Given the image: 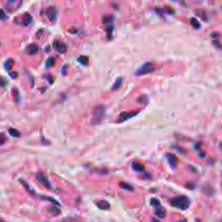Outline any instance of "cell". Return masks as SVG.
<instances>
[{"label": "cell", "instance_id": "7c38bea8", "mask_svg": "<svg viewBox=\"0 0 222 222\" xmlns=\"http://www.w3.org/2000/svg\"><path fill=\"white\" fill-rule=\"evenodd\" d=\"M132 167L133 170L138 172H144L145 170V166L138 162H134L132 163Z\"/></svg>", "mask_w": 222, "mask_h": 222}, {"label": "cell", "instance_id": "4fadbf2b", "mask_svg": "<svg viewBox=\"0 0 222 222\" xmlns=\"http://www.w3.org/2000/svg\"><path fill=\"white\" fill-rule=\"evenodd\" d=\"M32 16L29 14V13H26L24 16H23L22 18V23L24 24L25 26H28L32 21Z\"/></svg>", "mask_w": 222, "mask_h": 222}, {"label": "cell", "instance_id": "d4e9b609", "mask_svg": "<svg viewBox=\"0 0 222 222\" xmlns=\"http://www.w3.org/2000/svg\"><path fill=\"white\" fill-rule=\"evenodd\" d=\"M160 204H161L160 201L157 198H152L151 200V205L153 207H155Z\"/></svg>", "mask_w": 222, "mask_h": 222}, {"label": "cell", "instance_id": "7a4b0ae2", "mask_svg": "<svg viewBox=\"0 0 222 222\" xmlns=\"http://www.w3.org/2000/svg\"><path fill=\"white\" fill-rule=\"evenodd\" d=\"M106 114V107L104 105H98L94 107L93 112L91 123L93 125H99L104 119Z\"/></svg>", "mask_w": 222, "mask_h": 222}, {"label": "cell", "instance_id": "1f68e13d", "mask_svg": "<svg viewBox=\"0 0 222 222\" xmlns=\"http://www.w3.org/2000/svg\"><path fill=\"white\" fill-rule=\"evenodd\" d=\"M6 18V14L3 10L0 9V20H3Z\"/></svg>", "mask_w": 222, "mask_h": 222}, {"label": "cell", "instance_id": "d6986e66", "mask_svg": "<svg viewBox=\"0 0 222 222\" xmlns=\"http://www.w3.org/2000/svg\"><path fill=\"white\" fill-rule=\"evenodd\" d=\"M78 61L82 65H87L89 63V58L87 56H84V55H81V56H80L78 57Z\"/></svg>", "mask_w": 222, "mask_h": 222}, {"label": "cell", "instance_id": "8fae6325", "mask_svg": "<svg viewBox=\"0 0 222 222\" xmlns=\"http://www.w3.org/2000/svg\"><path fill=\"white\" fill-rule=\"evenodd\" d=\"M38 50V46L36 44H28L27 46H26V53L28 55H34L35 54L37 53V52Z\"/></svg>", "mask_w": 222, "mask_h": 222}, {"label": "cell", "instance_id": "8992f818", "mask_svg": "<svg viewBox=\"0 0 222 222\" xmlns=\"http://www.w3.org/2000/svg\"><path fill=\"white\" fill-rule=\"evenodd\" d=\"M53 47L55 50L60 54H65L67 52V47L64 42L60 41H55L53 43Z\"/></svg>", "mask_w": 222, "mask_h": 222}, {"label": "cell", "instance_id": "f1b7e54d", "mask_svg": "<svg viewBox=\"0 0 222 222\" xmlns=\"http://www.w3.org/2000/svg\"><path fill=\"white\" fill-rule=\"evenodd\" d=\"M113 30V27H112V26H110V27H108L107 28V36H108L109 37H110L111 36H112Z\"/></svg>", "mask_w": 222, "mask_h": 222}, {"label": "cell", "instance_id": "2e32d148", "mask_svg": "<svg viewBox=\"0 0 222 222\" xmlns=\"http://www.w3.org/2000/svg\"><path fill=\"white\" fill-rule=\"evenodd\" d=\"M203 192H205V194L211 195L213 194L214 192V190L213 189V186H211L210 185H205L203 186Z\"/></svg>", "mask_w": 222, "mask_h": 222}, {"label": "cell", "instance_id": "e0dca14e", "mask_svg": "<svg viewBox=\"0 0 222 222\" xmlns=\"http://www.w3.org/2000/svg\"><path fill=\"white\" fill-rule=\"evenodd\" d=\"M196 13H197V15L199 16V17H200L202 20H204L205 22L208 21V18L207 14L205 11H201V10H200V11H197Z\"/></svg>", "mask_w": 222, "mask_h": 222}, {"label": "cell", "instance_id": "52a82bcc", "mask_svg": "<svg viewBox=\"0 0 222 222\" xmlns=\"http://www.w3.org/2000/svg\"><path fill=\"white\" fill-rule=\"evenodd\" d=\"M165 157L169 166L173 169L177 168L178 165V158L177 156L173 154H166Z\"/></svg>", "mask_w": 222, "mask_h": 222}, {"label": "cell", "instance_id": "5bb4252c", "mask_svg": "<svg viewBox=\"0 0 222 222\" xmlns=\"http://www.w3.org/2000/svg\"><path fill=\"white\" fill-rule=\"evenodd\" d=\"M122 83H123V78L121 77L117 78L115 81V83H114L112 86V90L113 91L118 90L120 87V86H122Z\"/></svg>", "mask_w": 222, "mask_h": 222}, {"label": "cell", "instance_id": "30bf717a", "mask_svg": "<svg viewBox=\"0 0 222 222\" xmlns=\"http://www.w3.org/2000/svg\"><path fill=\"white\" fill-rule=\"evenodd\" d=\"M97 207L102 210H107L110 209V204L106 200H100L96 203Z\"/></svg>", "mask_w": 222, "mask_h": 222}, {"label": "cell", "instance_id": "4316f807", "mask_svg": "<svg viewBox=\"0 0 222 222\" xmlns=\"http://www.w3.org/2000/svg\"><path fill=\"white\" fill-rule=\"evenodd\" d=\"M186 187L189 189V190H194L195 187V184L193 182H189L186 184Z\"/></svg>", "mask_w": 222, "mask_h": 222}, {"label": "cell", "instance_id": "603a6c76", "mask_svg": "<svg viewBox=\"0 0 222 222\" xmlns=\"http://www.w3.org/2000/svg\"><path fill=\"white\" fill-rule=\"evenodd\" d=\"M12 96H13V98H14L15 100L16 101V102H19V100H20V93L18 92V91L17 89H16V88H14V89H12Z\"/></svg>", "mask_w": 222, "mask_h": 222}, {"label": "cell", "instance_id": "83f0119b", "mask_svg": "<svg viewBox=\"0 0 222 222\" xmlns=\"http://www.w3.org/2000/svg\"><path fill=\"white\" fill-rule=\"evenodd\" d=\"M49 212H50V213H52V214H57L59 213V210L57 208L53 207H52V208H50V209H49Z\"/></svg>", "mask_w": 222, "mask_h": 222}, {"label": "cell", "instance_id": "4dcf8cb0", "mask_svg": "<svg viewBox=\"0 0 222 222\" xmlns=\"http://www.w3.org/2000/svg\"><path fill=\"white\" fill-rule=\"evenodd\" d=\"M213 44L215 45V46H216L218 48H219V49H220L221 47V44H220V42L219 41H217V40L214 41H213Z\"/></svg>", "mask_w": 222, "mask_h": 222}, {"label": "cell", "instance_id": "f546056e", "mask_svg": "<svg viewBox=\"0 0 222 222\" xmlns=\"http://www.w3.org/2000/svg\"><path fill=\"white\" fill-rule=\"evenodd\" d=\"M6 85V80L3 77L0 76V87H3Z\"/></svg>", "mask_w": 222, "mask_h": 222}, {"label": "cell", "instance_id": "277c9868", "mask_svg": "<svg viewBox=\"0 0 222 222\" xmlns=\"http://www.w3.org/2000/svg\"><path fill=\"white\" fill-rule=\"evenodd\" d=\"M140 112L139 110H132L130 111V112H122L121 113H120V115H119L118 117V123H121L126 121L130 119L133 118V117H136V115H138V114Z\"/></svg>", "mask_w": 222, "mask_h": 222}, {"label": "cell", "instance_id": "ba28073f", "mask_svg": "<svg viewBox=\"0 0 222 222\" xmlns=\"http://www.w3.org/2000/svg\"><path fill=\"white\" fill-rule=\"evenodd\" d=\"M46 13L48 18L50 20V21H54L57 15V8L54 6L49 7L46 9Z\"/></svg>", "mask_w": 222, "mask_h": 222}, {"label": "cell", "instance_id": "d6a6232c", "mask_svg": "<svg viewBox=\"0 0 222 222\" xmlns=\"http://www.w3.org/2000/svg\"><path fill=\"white\" fill-rule=\"evenodd\" d=\"M17 75H18V73H16V72H12V73L10 74V76H11V77H12V78H16V77H17Z\"/></svg>", "mask_w": 222, "mask_h": 222}, {"label": "cell", "instance_id": "6da1fadb", "mask_svg": "<svg viewBox=\"0 0 222 222\" xmlns=\"http://www.w3.org/2000/svg\"><path fill=\"white\" fill-rule=\"evenodd\" d=\"M191 201L186 195H179V196L171 198L169 200V203L173 207L178 208L181 210H186L190 207Z\"/></svg>", "mask_w": 222, "mask_h": 222}, {"label": "cell", "instance_id": "e575fe53", "mask_svg": "<svg viewBox=\"0 0 222 222\" xmlns=\"http://www.w3.org/2000/svg\"><path fill=\"white\" fill-rule=\"evenodd\" d=\"M70 33H76V31H77V29H75V28H72L71 30H69Z\"/></svg>", "mask_w": 222, "mask_h": 222}, {"label": "cell", "instance_id": "ffe728a7", "mask_svg": "<svg viewBox=\"0 0 222 222\" xmlns=\"http://www.w3.org/2000/svg\"><path fill=\"white\" fill-rule=\"evenodd\" d=\"M13 65H14V61H13V60L11 59H7L5 62L4 67L5 68V70L7 71L11 70L13 66Z\"/></svg>", "mask_w": 222, "mask_h": 222}, {"label": "cell", "instance_id": "8d00e7d4", "mask_svg": "<svg viewBox=\"0 0 222 222\" xmlns=\"http://www.w3.org/2000/svg\"><path fill=\"white\" fill-rule=\"evenodd\" d=\"M174 1H176V0H174Z\"/></svg>", "mask_w": 222, "mask_h": 222}, {"label": "cell", "instance_id": "5b68a950", "mask_svg": "<svg viewBox=\"0 0 222 222\" xmlns=\"http://www.w3.org/2000/svg\"><path fill=\"white\" fill-rule=\"evenodd\" d=\"M37 178L38 181L40 182L41 184L43 185L44 186L47 188L48 189H52L51 183L50 181H48V178L46 177L45 175L42 173H38L37 175Z\"/></svg>", "mask_w": 222, "mask_h": 222}, {"label": "cell", "instance_id": "9c48e42d", "mask_svg": "<svg viewBox=\"0 0 222 222\" xmlns=\"http://www.w3.org/2000/svg\"><path fill=\"white\" fill-rule=\"evenodd\" d=\"M154 208H155V214L156 215V216L160 218V219H163V218H164L165 216V211L162 205L160 204Z\"/></svg>", "mask_w": 222, "mask_h": 222}, {"label": "cell", "instance_id": "836d02e7", "mask_svg": "<svg viewBox=\"0 0 222 222\" xmlns=\"http://www.w3.org/2000/svg\"><path fill=\"white\" fill-rule=\"evenodd\" d=\"M211 36L213 38H218L220 37V35H219V33H212Z\"/></svg>", "mask_w": 222, "mask_h": 222}, {"label": "cell", "instance_id": "ac0fdd59", "mask_svg": "<svg viewBox=\"0 0 222 222\" xmlns=\"http://www.w3.org/2000/svg\"><path fill=\"white\" fill-rule=\"evenodd\" d=\"M190 24L195 29H200L201 27V25L200 23V22H199L195 18H192L190 20Z\"/></svg>", "mask_w": 222, "mask_h": 222}, {"label": "cell", "instance_id": "9a60e30c", "mask_svg": "<svg viewBox=\"0 0 222 222\" xmlns=\"http://www.w3.org/2000/svg\"><path fill=\"white\" fill-rule=\"evenodd\" d=\"M119 187L124 189V190L130 191V192L133 190V187L132 186L125 182H120L119 183Z\"/></svg>", "mask_w": 222, "mask_h": 222}, {"label": "cell", "instance_id": "7402d4cb", "mask_svg": "<svg viewBox=\"0 0 222 222\" xmlns=\"http://www.w3.org/2000/svg\"><path fill=\"white\" fill-rule=\"evenodd\" d=\"M113 21V17L112 16H106L103 18V23L104 24H110Z\"/></svg>", "mask_w": 222, "mask_h": 222}, {"label": "cell", "instance_id": "d590c367", "mask_svg": "<svg viewBox=\"0 0 222 222\" xmlns=\"http://www.w3.org/2000/svg\"><path fill=\"white\" fill-rule=\"evenodd\" d=\"M16 0H8V3H10V4H11V3H13L15 2Z\"/></svg>", "mask_w": 222, "mask_h": 222}, {"label": "cell", "instance_id": "3957f363", "mask_svg": "<svg viewBox=\"0 0 222 222\" xmlns=\"http://www.w3.org/2000/svg\"><path fill=\"white\" fill-rule=\"evenodd\" d=\"M155 69H156V68L155 67V65L152 63L148 62V63H145L143 64L141 67H139L136 72L135 75L138 76H143V75H146L147 74L152 73V72H154Z\"/></svg>", "mask_w": 222, "mask_h": 222}, {"label": "cell", "instance_id": "484cf974", "mask_svg": "<svg viewBox=\"0 0 222 222\" xmlns=\"http://www.w3.org/2000/svg\"><path fill=\"white\" fill-rule=\"evenodd\" d=\"M55 63V59L54 57H49L46 61V65L48 67H52Z\"/></svg>", "mask_w": 222, "mask_h": 222}, {"label": "cell", "instance_id": "cb8c5ba5", "mask_svg": "<svg viewBox=\"0 0 222 222\" xmlns=\"http://www.w3.org/2000/svg\"><path fill=\"white\" fill-rule=\"evenodd\" d=\"M7 140V138L5 135L4 133L0 132V146L4 145L6 143Z\"/></svg>", "mask_w": 222, "mask_h": 222}, {"label": "cell", "instance_id": "44dd1931", "mask_svg": "<svg viewBox=\"0 0 222 222\" xmlns=\"http://www.w3.org/2000/svg\"><path fill=\"white\" fill-rule=\"evenodd\" d=\"M9 133L10 135L12 137H14V138H19V137L20 136V133L19 132V131H18L17 130L14 129V128H9Z\"/></svg>", "mask_w": 222, "mask_h": 222}]
</instances>
